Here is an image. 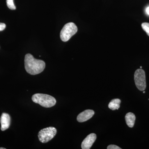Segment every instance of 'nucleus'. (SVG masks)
Returning <instances> with one entry per match:
<instances>
[{
	"instance_id": "1",
	"label": "nucleus",
	"mask_w": 149,
	"mask_h": 149,
	"mask_svg": "<svg viewBox=\"0 0 149 149\" xmlns=\"http://www.w3.org/2000/svg\"><path fill=\"white\" fill-rule=\"evenodd\" d=\"M45 63L41 60L34 58L31 54L25 56L24 66L25 70L29 74L35 75L42 72L45 68Z\"/></svg>"
},
{
	"instance_id": "2",
	"label": "nucleus",
	"mask_w": 149,
	"mask_h": 149,
	"mask_svg": "<svg viewBox=\"0 0 149 149\" xmlns=\"http://www.w3.org/2000/svg\"><path fill=\"white\" fill-rule=\"evenodd\" d=\"M32 99L34 102L45 108L52 107L56 103L55 98L47 94L37 93L32 96Z\"/></svg>"
},
{
	"instance_id": "3",
	"label": "nucleus",
	"mask_w": 149,
	"mask_h": 149,
	"mask_svg": "<svg viewBox=\"0 0 149 149\" xmlns=\"http://www.w3.org/2000/svg\"><path fill=\"white\" fill-rule=\"evenodd\" d=\"M77 27L74 23L69 22L67 23L61 31V39L63 42H67L72 36L77 33Z\"/></svg>"
},
{
	"instance_id": "4",
	"label": "nucleus",
	"mask_w": 149,
	"mask_h": 149,
	"mask_svg": "<svg viewBox=\"0 0 149 149\" xmlns=\"http://www.w3.org/2000/svg\"><path fill=\"white\" fill-rule=\"evenodd\" d=\"M56 133L57 130L55 128L48 127L40 130L38 133V138L42 143H47L53 139Z\"/></svg>"
},
{
	"instance_id": "5",
	"label": "nucleus",
	"mask_w": 149,
	"mask_h": 149,
	"mask_svg": "<svg viewBox=\"0 0 149 149\" xmlns=\"http://www.w3.org/2000/svg\"><path fill=\"white\" fill-rule=\"evenodd\" d=\"M134 80L137 88L140 91H143L146 88V73L143 69H139L134 74Z\"/></svg>"
},
{
	"instance_id": "6",
	"label": "nucleus",
	"mask_w": 149,
	"mask_h": 149,
	"mask_svg": "<svg viewBox=\"0 0 149 149\" xmlns=\"http://www.w3.org/2000/svg\"><path fill=\"white\" fill-rule=\"evenodd\" d=\"M96 139H97V136L95 133L89 134L82 142L81 144L82 149H91L94 142L96 141Z\"/></svg>"
},
{
	"instance_id": "7",
	"label": "nucleus",
	"mask_w": 149,
	"mask_h": 149,
	"mask_svg": "<svg viewBox=\"0 0 149 149\" xmlns=\"http://www.w3.org/2000/svg\"><path fill=\"white\" fill-rule=\"evenodd\" d=\"M94 114L95 112L93 110H86L77 116V120L79 122H85L91 119Z\"/></svg>"
},
{
	"instance_id": "8",
	"label": "nucleus",
	"mask_w": 149,
	"mask_h": 149,
	"mask_svg": "<svg viewBox=\"0 0 149 149\" xmlns=\"http://www.w3.org/2000/svg\"><path fill=\"white\" fill-rule=\"evenodd\" d=\"M0 122L2 131H4L8 129L10 123V117L9 115L5 113H3L1 116Z\"/></svg>"
},
{
	"instance_id": "9",
	"label": "nucleus",
	"mask_w": 149,
	"mask_h": 149,
	"mask_svg": "<svg viewBox=\"0 0 149 149\" xmlns=\"http://www.w3.org/2000/svg\"><path fill=\"white\" fill-rule=\"evenodd\" d=\"M136 119L135 114L132 113H128L125 115V119L126 124L130 128H133L135 124Z\"/></svg>"
},
{
	"instance_id": "10",
	"label": "nucleus",
	"mask_w": 149,
	"mask_h": 149,
	"mask_svg": "<svg viewBox=\"0 0 149 149\" xmlns=\"http://www.w3.org/2000/svg\"><path fill=\"white\" fill-rule=\"evenodd\" d=\"M121 101L119 99H114L112 100L109 104V108L112 110H118L120 108Z\"/></svg>"
},
{
	"instance_id": "11",
	"label": "nucleus",
	"mask_w": 149,
	"mask_h": 149,
	"mask_svg": "<svg viewBox=\"0 0 149 149\" xmlns=\"http://www.w3.org/2000/svg\"><path fill=\"white\" fill-rule=\"evenodd\" d=\"M6 3L9 8L12 10L16 9V7L14 3L13 0H6Z\"/></svg>"
},
{
	"instance_id": "12",
	"label": "nucleus",
	"mask_w": 149,
	"mask_h": 149,
	"mask_svg": "<svg viewBox=\"0 0 149 149\" xmlns=\"http://www.w3.org/2000/svg\"><path fill=\"white\" fill-rule=\"evenodd\" d=\"M142 28L146 32L147 35L149 36V23L144 22L142 24Z\"/></svg>"
},
{
	"instance_id": "13",
	"label": "nucleus",
	"mask_w": 149,
	"mask_h": 149,
	"mask_svg": "<svg viewBox=\"0 0 149 149\" xmlns=\"http://www.w3.org/2000/svg\"><path fill=\"white\" fill-rule=\"evenodd\" d=\"M108 149H121V148H120V147L118 146H116V145H111L109 146H108L107 148Z\"/></svg>"
},
{
	"instance_id": "14",
	"label": "nucleus",
	"mask_w": 149,
	"mask_h": 149,
	"mask_svg": "<svg viewBox=\"0 0 149 149\" xmlns=\"http://www.w3.org/2000/svg\"><path fill=\"white\" fill-rule=\"evenodd\" d=\"M6 25L5 24L3 23H0V31H3L5 29Z\"/></svg>"
},
{
	"instance_id": "15",
	"label": "nucleus",
	"mask_w": 149,
	"mask_h": 149,
	"mask_svg": "<svg viewBox=\"0 0 149 149\" xmlns=\"http://www.w3.org/2000/svg\"><path fill=\"white\" fill-rule=\"evenodd\" d=\"M146 12L147 14L149 15V6L148 7L146 8Z\"/></svg>"
},
{
	"instance_id": "16",
	"label": "nucleus",
	"mask_w": 149,
	"mask_h": 149,
	"mask_svg": "<svg viewBox=\"0 0 149 149\" xmlns=\"http://www.w3.org/2000/svg\"><path fill=\"white\" fill-rule=\"evenodd\" d=\"M0 149H6V148H0Z\"/></svg>"
},
{
	"instance_id": "17",
	"label": "nucleus",
	"mask_w": 149,
	"mask_h": 149,
	"mask_svg": "<svg viewBox=\"0 0 149 149\" xmlns=\"http://www.w3.org/2000/svg\"><path fill=\"white\" fill-rule=\"evenodd\" d=\"M143 93H146V92H145V91H143Z\"/></svg>"
},
{
	"instance_id": "18",
	"label": "nucleus",
	"mask_w": 149,
	"mask_h": 149,
	"mask_svg": "<svg viewBox=\"0 0 149 149\" xmlns=\"http://www.w3.org/2000/svg\"><path fill=\"white\" fill-rule=\"evenodd\" d=\"M140 68H142V66H141V67H140Z\"/></svg>"
}]
</instances>
